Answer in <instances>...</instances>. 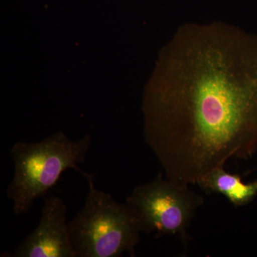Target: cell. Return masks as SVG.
Returning a JSON list of instances; mask_svg holds the SVG:
<instances>
[{
  "mask_svg": "<svg viewBox=\"0 0 257 257\" xmlns=\"http://www.w3.org/2000/svg\"><path fill=\"white\" fill-rule=\"evenodd\" d=\"M126 203L138 216L143 232L177 236L187 243V229L204 198L189 186L160 173L153 180L135 187Z\"/></svg>",
  "mask_w": 257,
  "mask_h": 257,
  "instance_id": "cell-4",
  "label": "cell"
},
{
  "mask_svg": "<svg viewBox=\"0 0 257 257\" xmlns=\"http://www.w3.org/2000/svg\"><path fill=\"white\" fill-rule=\"evenodd\" d=\"M208 193L221 194L234 207L244 205L257 194V182L245 184L238 175L218 167L203 176L197 184Z\"/></svg>",
  "mask_w": 257,
  "mask_h": 257,
  "instance_id": "cell-6",
  "label": "cell"
},
{
  "mask_svg": "<svg viewBox=\"0 0 257 257\" xmlns=\"http://www.w3.org/2000/svg\"><path fill=\"white\" fill-rule=\"evenodd\" d=\"M91 147L90 137L73 141L62 133L37 143H18L10 149L14 175L7 190L16 215L27 214L34 203L46 197L60 182L62 174L74 170L87 178L81 169Z\"/></svg>",
  "mask_w": 257,
  "mask_h": 257,
  "instance_id": "cell-2",
  "label": "cell"
},
{
  "mask_svg": "<svg viewBox=\"0 0 257 257\" xmlns=\"http://www.w3.org/2000/svg\"><path fill=\"white\" fill-rule=\"evenodd\" d=\"M35 229L7 257H77L69 234L67 209L63 199L46 196Z\"/></svg>",
  "mask_w": 257,
  "mask_h": 257,
  "instance_id": "cell-5",
  "label": "cell"
},
{
  "mask_svg": "<svg viewBox=\"0 0 257 257\" xmlns=\"http://www.w3.org/2000/svg\"><path fill=\"white\" fill-rule=\"evenodd\" d=\"M86 179L89 190L84 206L69 221L77 257L135 256L143 232L135 211L126 202H117L96 188L94 175Z\"/></svg>",
  "mask_w": 257,
  "mask_h": 257,
  "instance_id": "cell-3",
  "label": "cell"
},
{
  "mask_svg": "<svg viewBox=\"0 0 257 257\" xmlns=\"http://www.w3.org/2000/svg\"><path fill=\"white\" fill-rule=\"evenodd\" d=\"M145 141L184 185L257 145V36L223 23L179 27L145 103Z\"/></svg>",
  "mask_w": 257,
  "mask_h": 257,
  "instance_id": "cell-1",
  "label": "cell"
}]
</instances>
